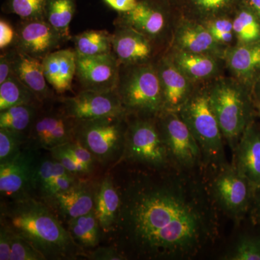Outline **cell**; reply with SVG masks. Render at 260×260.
<instances>
[{"instance_id":"cell-1","label":"cell","mask_w":260,"mask_h":260,"mask_svg":"<svg viewBox=\"0 0 260 260\" xmlns=\"http://www.w3.org/2000/svg\"><path fill=\"white\" fill-rule=\"evenodd\" d=\"M119 189V250L142 259H189L218 239V207L208 181L171 167L140 172Z\"/></svg>"},{"instance_id":"cell-2","label":"cell","mask_w":260,"mask_h":260,"mask_svg":"<svg viewBox=\"0 0 260 260\" xmlns=\"http://www.w3.org/2000/svg\"><path fill=\"white\" fill-rule=\"evenodd\" d=\"M1 223L30 242L46 259H77L85 256L50 206L31 195L8 198L1 204Z\"/></svg>"},{"instance_id":"cell-3","label":"cell","mask_w":260,"mask_h":260,"mask_svg":"<svg viewBox=\"0 0 260 260\" xmlns=\"http://www.w3.org/2000/svg\"><path fill=\"white\" fill-rule=\"evenodd\" d=\"M207 89L223 138L234 151L252 122V103L246 85L234 78H218Z\"/></svg>"},{"instance_id":"cell-4","label":"cell","mask_w":260,"mask_h":260,"mask_svg":"<svg viewBox=\"0 0 260 260\" xmlns=\"http://www.w3.org/2000/svg\"><path fill=\"white\" fill-rule=\"evenodd\" d=\"M116 91L127 116L157 118L164 112L155 62L120 64Z\"/></svg>"},{"instance_id":"cell-5","label":"cell","mask_w":260,"mask_h":260,"mask_svg":"<svg viewBox=\"0 0 260 260\" xmlns=\"http://www.w3.org/2000/svg\"><path fill=\"white\" fill-rule=\"evenodd\" d=\"M179 114L198 141L205 167L214 169L226 164L223 134L210 105L208 89H194Z\"/></svg>"},{"instance_id":"cell-6","label":"cell","mask_w":260,"mask_h":260,"mask_svg":"<svg viewBox=\"0 0 260 260\" xmlns=\"http://www.w3.org/2000/svg\"><path fill=\"white\" fill-rule=\"evenodd\" d=\"M127 125L126 114L76 121L75 140L93 154L97 162L108 165L122 158Z\"/></svg>"},{"instance_id":"cell-7","label":"cell","mask_w":260,"mask_h":260,"mask_svg":"<svg viewBox=\"0 0 260 260\" xmlns=\"http://www.w3.org/2000/svg\"><path fill=\"white\" fill-rule=\"evenodd\" d=\"M128 116L121 159L143 164L155 171L172 167L157 118Z\"/></svg>"},{"instance_id":"cell-8","label":"cell","mask_w":260,"mask_h":260,"mask_svg":"<svg viewBox=\"0 0 260 260\" xmlns=\"http://www.w3.org/2000/svg\"><path fill=\"white\" fill-rule=\"evenodd\" d=\"M208 179L212 198L224 213L239 220L251 210L254 191L250 183L233 164H226L214 169Z\"/></svg>"},{"instance_id":"cell-9","label":"cell","mask_w":260,"mask_h":260,"mask_svg":"<svg viewBox=\"0 0 260 260\" xmlns=\"http://www.w3.org/2000/svg\"><path fill=\"white\" fill-rule=\"evenodd\" d=\"M157 121L172 167L196 171L205 166L201 148L179 113L162 112Z\"/></svg>"},{"instance_id":"cell-10","label":"cell","mask_w":260,"mask_h":260,"mask_svg":"<svg viewBox=\"0 0 260 260\" xmlns=\"http://www.w3.org/2000/svg\"><path fill=\"white\" fill-rule=\"evenodd\" d=\"M28 142L13 158L0 162V191L8 198L30 195L32 180L42 156Z\"/></svg>"},{"instance_id":"cell-11","label":"cell","mask_w":260,"mask_h":260,"mask_svg":"<svg viewBox=\"0 0 260 260\" xmlns=\"http://www.w3.org/2000/svg\"><path fill=\"white\" fill-rule=\"evenodd\" d=\"M166 0H137L133 10L119 13L116 23L135 28L148 38L155 45L167 38L172 23L168 13Z\"/></svg>"},{"instance_id":"cell-12","label":"cell","mask_w":260,"mask_h":260,"mask_svg":"<svg viewBox=\"0 0 260 260\" xmlns=\"http://www.w3.org/2000/svg\"><path fill=\"white\" fill-rule=\"evenodd\" d=\"M60 100L65 114L76 121L126 114L116 90H82L75 96Z\"/></svg>"},{"instance_id":"cell-13","label":"cell","mask_w":260,"mask_h":260,"mask_svg":"<svg viewBox=\"0 0 260 260\" xmlns=\"http://www.w3.org/2000/svg\"><path fill=\"white\" fill-rule=\"evenodd\" d=\"M119 70L120 64L113 53L97 56L77 54L75 77L79 80L83 90H116Z\"/></svg>"},{"instance_id":"cell-14","label":"cell","mask_w":260,"mask_h":260,"mask_svg":"<svg viewBox=\"0 0 260 260\" xmlns=\"http://www.w3.org/2000/svg\"><path fill=\"white\" fill-rule=\"evenodd\" d=\"M16 32L13 47L42 61L64 42L60 34L45 19L22 20Z\"/></svg>"},{"instance_id":"cell-15","label":"cell","mask_w":260,"mask_h":260,"mask_svg":"<svg viewBox=\"0 0 260 260\" xmlns=\"http://www.w3.org/2000/svg\"><path fill=\"white\" fill-rule=\"evenodd\" d=\"M162 99L164 112L179 113L194 90V84L174 64L169 55L155 62Z\"/></svg>"},{"instance_id":"cell-16","label":"cell","mask_w":260,"mask_h":260,"mask_svg":"<svg viewBox=\"0 0 260 260\" xmlns=\"http://www.w3.org/2000/svg\"><path fill=\"white\" fill-rule=\"evenodd\" d=\"M153 44L148 37L129 25L116 23L112 34V53L119 64L131 65L150 62Z\"/></svg>"},{"instance_id":"cell-17","label":"cell","mask_w":260,"mask_h":260,"mask_svg":"<svg viewBox=\"0 0 260 260\" xmlns=\"http://www.w3.org/2000/svg\"><path fill=\"white\" fill-rule=\"evenodd\" d=\"M100 183L85 178L64 192L56 195L50 206L65 221L86 215L94 210Z\"/></svg>"},{"instance_id":"cell-18","label":"cell","mask_w":260,"mask_h":260,"mask_svg":"<svg viewBox=\"0 0 260 260\" xmlns=\"http://www.w3.org/2000/svg\"><path fill=\"white\" fill-rule=\"evenodd\" d=\"M174 49L224 59L228 48L218 44L203 23L186 20L174 28Z\"/></svg>"},{"instance_id":"cell-19","label":"cell","mask_w":260,"mask_h":260,"mask_svg":"<svg viewBox=\"0 0 260 260\" xmlns=\"http://www.w3.org/2000/svg\"><path fill=\"white\" fill-rule=\"evenodd\" d=\"M13 61V73L30 90L43 104L54 99L44 73L42 61L18 50L10 49Z\"/></svg>"},{"instance_id":"cell-20","label":"cell","mask_w":260,"mask_h":260,"mask_svg":"<svg viewBox=\"0 0 260 260\" xmlns=\"http://www.w3.org/2000/svg\"><path fill=\"white\" fill-rule=\"evenodd\" d=\"M234 152L233 164L256 191L260 186V129L253 121L243 133Z\"/></svg>"},{"instance_id":"cell-21","label":"cell","mask_w":260,"mask_h":260,"mask_svg":"<svg viewBox=\"0 0 260 260\" xmlns=\"http://www.w3.org/2000/svg\"><path fill=\"white\" fill-rule=\"evenodd\" d=\"M48 84L58 94L71 90L76 76L77 54L74 49H60L48 54L42 60Z\"/></svg>"},{"instance_id":"cell-22","label":"cell","mask_w":260,"mask_h":260,"mask_svg":"<svg viewBox=\"0 0 260 260\" xmlns=\"http://www.w3.org/2000/svg\"><path fill=\"white\" fill-rule=\"evenodd\" d=\"M223 59L234 78L247 85L260 71V41L228 48Z\"/></svg>"},{"instance_id":"cell-23","label":"cell","mask_w":260,"mask_h":260,"mask_svg":"<svg viewBox=\"0 0 260 260\" xmlns=\"http://www.w3.org/2000/svg\"><path fill=\"white\" fill-rule=\"evenodd\" d=\"M169 56L174 64L194 83L217 78L220 74V58L176 49Z\"/></svg>"},{"instance_id":"cell-24","label":"cell","mask_w":260,"mask_h":260,"mask_svg":"<svg viewBox=\"0 0 260 260\" xmlns=\"http://www.w3.org/2000/svg\"><path fill=\"white\" fill-rule=\"evenodd\" d=\"M121 206V196L110 176H107L99 184L95 212L101 230L107 234L115 229Z\"/></svg>"},{"instance_id":"cell-25","label":"cell","mask_w":260,"mask_h":260,"mask_svg":"<svg viewBox=\"0 0 260 260\" xmlns=\"http://www.w3.org/2000/svg\"><path fill=\"white\" fill-rule=\"evenodd\" d=\"M239 0H187L188 20L199 23L228 18L236 10Z\"/></svg>"},{"instance_id":"cell-26","label":"cell","mask_w":260,"mask_h":260,"mask_svg":"<svg viewBox=\"0 0 260 260\" xmlns=\"http://www.w3.org/2000/svg\"><path fill=\"white\" fill-rule=\"evenodd\" d=\"M70 235L83 249L95 248L100 241V225L94 210L86 215L67 221Z\"/></svg>"},{"instance_id":"cell-27","label":"cell","mask_w":260,"mask_h":260,"mask_svg":"<svg viewBox=\"0 0 260 260\" xmlns=\"http://www.w3.org/2000/svg\"><path fill=\"white\" fill-rule=\"evenodd\" d=\"M75 0H46L44 18L64 42L71 39L70 25L75 13Z\"/></svg>"},{"instance_id":"cell-28","label":"cell","mask_w":260,"mask_h":260,"mask_svg":"<svg viewBox=\"0 0 260 260\" xmlns=\"http://www.w3.org/2000/svg\"><path fill=\"white\" fill-rule=\"evenodd\" d=\"M41 107L32 104H23L0 111V128L23 133L28 136Z\"/></svg>"},{"instance_id":"cell-29","label":"cell","mask_w":260,"mask_h":260,"mask_svg":"<svg viewBox=\"0 0 260 260\" xmlns=\"http://www.w3.org/2000/svg\"><path fill=\"white\" fill-rule=\"evenodd\" d=\"M74 50L81 56H97L112 53V34L106 30H89L73 37Z\"/></svg>"},{"instance_id":"cell-30","label":"cell","mask_w":260,"mask_h":260,"mask_svg":"<svg viewBox=\"0 0 260 260\" xmlns=\"http://www.w3.org/2000/svg\"><path fill=\"white\" fill-rule=\"evenodd\" d=\"M23 104L44 106L35 94L13 75L0 84V111Z\"/></svg>"},{"instance_id":"cell-31","label":"cell","mask_w":260,"mask_h":260,"mask_svg":"<svg viewBox=\"0 0 260 260\" xmlns=\"http://www.w3.org/2000/svg\"><path fill=\"white\" fill-rule=\"evenodd\" d=\"M69 173L71 172L67 170L50 153L49 155H42L32 180L30 195L40 199L51 181Z\"/></svg>"},{"instance_id":"cell-32","label":"cell","mask_w":260,"mask_h":260,"mask_svg":"<svg viewBox=\"0 0 260 260\" xmlns=\"http://www.w3.org/2000/svg\"><path fill=\"white\" fill-rule=\"evenodd\" d=\"M233 27L238 44L260 41V21L251 8H241L236 13Z\"/></svg>"},{"instance_id":"cell-33","label":"cell","mask_w":260,"mask_h":260,"mask_svg":"<svg viewBox=\"0 0 260 260\" xmlns=\"http://www.w3.org/2000/svg\"><path fill=\"white\" fill-rule=\"evenodd\" d=\"M46 0H7L5 8L9 13L17 15L22 20L45 19Z\"/></svg>"},{"instance_id":"cell-34","label":"cell","mask_w":260,"mask_h":260,"mask_svg":"<svg viewBox=\"0 0 260 260\" xmlns=\"http://www.w3.org/2000/svg\"><path fill=\"white\" fill-rule=\"evenodd\" d=\"M224 259L260 260L259 236L245 235L239 238Z\"/></svg>"},{"instance_id":"cell-35","label":"cell","mask_w":260,"mask_h":260,"mask_svg":"<svg viewBox=\"0 0 260 260\" xmlns=\"http://www.w3.org/2000/svg\"><path fill=\"white\" fill-rule=\"evenodd\" d=\"M28 142L27 135L0 128V162L13 158Z\"/></svg>"},{"instance_id":"cell-36","label":"cell","mask_w":260,"mask_h":260,"mask_svg":"<svg viewBox=\"0 0 260 260\" xmlns=\"http://www.w3.org/2000/svg\"><path fill=\"white\" fill-rule=\"evenodd\" d=\"M203 24L210 32L214 40L224 47L229 48L236 38L233 20L229 18L213 19Z\"/></svg>"},{"instance_id":"cell-37","label":"cell","mask_w":260,"mask_h":260,"mask_svg":"<svg viewBox=\"0 0 260 260\" xmlns=\"http://www.w3.org/2000/svg\"><path fill=\"white\" fill-rule=\"evenodd\" d=\"M12 233L13 237L10 260H46L45 256L30 242L14 232Z\"/></svg>"},{"instance_id":"cell-38","label":"cell","mask_w":260,"mask_h":260,"mask_svg":"<svg viewBox=\"0 0 260 260\" xmlns=\"http://www.w3.org/2000/svg\"><path fill=\"white\" fill-rule=\"evenodd\" d=\"M48 152H49L54 158L60 162L67 170L69 171L77 177H84V176L89 175L91 173L81 162H78L76 159L73 158L61 146L51 149Z\"/></svg>"},{"instance_id":"cell-39","label":"cell","mask_w":260,"mask_h":260,"mask_svg":"<svg viewBox=\"0 0 260 260\" xmlns=\"http://www.w3.org/2000/svg\"><path fill=\"white\" fill-rule=\"evenodd\" d=\"M60 146L78 162L85 166L90 172H93L94 165L95 162H97L96 159L93 156V154L80 144L79 142L73 140Z\"/></svg>"},{"instance_id":"cell-40","label":"cell","mask_w":260,"mask_h":260,"mask_svg":"<svg viewBox=\"0 0 260 260\" xmlns=\"http://www.w3.org/2000/svg\"><path fill=\"white\" fill-rule=\"evenodd\" d=\"M16 30L5 19L0 20V49L1 50L13 47L16 40Z\"/></svg>"},{"instance_id":"cell-41","label":"cell","mask_w":260,"mask_h":260,"mask_svg":"<svg viewBox=\"0 0 260 260\" xmlns=\"http://www.w3.org/2000/svg\"><path fill=\"white\" fill-rule=\"evenodd\" d=\"M86 257L94 260H123L126 256L119 249L113 247H99L90 254H87Z\"/></svg>"},{"instance_id":"cell-42","label":"cell","mask_w":260,"mask_h":260,"mask_svg":"<svg viewBox=\"0 0 260 260\" xmlns=\"http://www.w3.org/2000/svg\"><path fill=\"white\" fill-rule=\"evenodd\" d=\"M0 225V260H10L13 233L4 223Z\"/></svg>"},{"instance_id":"cell-43","label":"cell","mask_w":260,"mask_h":260,"mask_svg":"<svg viewBox=\"0 0 260 260\" xmlns=\"http://www.w3.org/2000/svg\"><path fill=\"white\" fill-rule=\"evenodd\" d=\"M13 75V61L10 50L2 53L0 56V84L4 83Z\"/></svg>"},{"instance_id":"cell-44","label":"cell","mask_w":260,"mask_h":260,"mask_svg":"<svg viewBox=\"0 0 260 260\" xmlns=\"http://www.w3.org/2000/svg\"><path fill=\"white\" fill-rule=\"evenodd\" d=\"M109 6L119 13H126L135 8L137 0H104Z\"/></svg>"},{"instance_id":"cell-45","label":"cell","mask_w":260,"mask_h":260,"mask_svg":"<svg viewBox=\"0 0 260 260\" xmlns=\"http://www.w3.org/2000/svg\"><path fill=\"white\" fill-rule=\"evenodd\" d=\"M251 216L255 223L260 224V186L254 193V200L251 208Z\"/></svg>"},{"instance_id":"cell-46","label":"cell","mask_w":260,"mask_h":260,"mask_svg":"<svg viewBox=\"0 0 260 260\" xmlns=\"http://www.w3.org/2000/svg\"><path fill=\"white\" fill-rule=\"evenodd\" d=\"M251 9L254 11L260 21V0H248Z\"/></svg>"},{"instance_id":"cell-47","label":"cell","mask_w":260,"mask_h":260,"mask_svg":"<svg viewBox=\"0 0 260 260\" xmlns=\"http://www.w3.org/2000/svg\"><path fill=\"white\" fill-rule=\"evenodd\" d=\"M255 93L256 99H257L258 103H259V105L260 107V80L259 82H258L257 84H256Z\"/></svg>"},{"instance_id":"cell-48","label":"cell","mask_w":260,"mask_h":260,"mask_svg":"<svg viewBox=\"0 0 260 260\" xmlns=\"http://www.w3.org/2000/svg\"><path fill=\"white\" fill-rule=\"evenodd\" d=\"M259 115H260V109H259Z\"/></svg>"}]
</instances>
